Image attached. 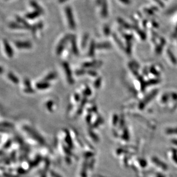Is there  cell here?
Segmentation results:
<instances>
[{
    "label": "cell",
    "mask_w": 177,
    "mask_h": 177,
    "mask_svg": "<svg viewBox=\"0 0 177 177\" xmlns=\"http://www.w3.org/2000/svg\"><path fill=\"white\" fill-rule=\"evenodd\" d=\"M3 44H4V47L6 49V52L8 55L9 56V57H11L12 55H13V51H12V49L11 48V47L9 44L8 41H7L6 40H3Z\"/></svg>",
    "instance_id": "6"
},
{
    "label": "cell",
    "mask_w": 177,
    "mask_h": 177,
    "mask_svg": "<svg viewBox=\"0 0 177 177\" xmlns=\"http://www.w3.org/2000/svg\"><path fill=\"white\" fill-rule=\"evenodd\" d=\"M118 21L119 23H120V25H122L123 27H124V28H127V29H129L131 28V26H130V25L128 24V23H126L125 21H124L122 19H121V18H118Z\"/></svg>",
    "instance_id": "9"
},
{
    "label": "cell",
    "mask_w": 177,
    "mask_h": 177,
    "mask_svg": "<svg viewBox=\"0 0 177 177\" xmlns=\"http://www.w3.org/2000/svg\"><path fill=\"white\" fill-rule=\"evenodd\" d=\"M154 1L155 2H156L157 4L159 6L161 7V8H163L164 7H165V3L162 1V0H154Z\"/></svg>",
    "instance_id": "13"
},
{
    "label": "cell",
    "mask_w": 177,
    "mask_h": 177,
    "mask_svg": "<svg viewBox=\"0 0 177 177\" xmlns=\"http://www.w3.org/2000/svg\"><path fill=\"white\" fill-rule=\"evenodd\" d=\"M65 13H66V19L69 27L72 30H75L76 25V21L71 7L69 6H66L65 8Z\"/></svg>",
    "instance_id": "1"
},
{
    "label": "cell",
    "mask_w": 177,
    "mask_h": 177,
    "mask_svg": "<svg viewBox=\"0 0 177 177\" xmlns=\"http://www.w3.org/2000/svg\"><path fill=\"white\" fill-rule=\"evenodd\" d=\"M30 4L31 6L35 10H37V11L40 12L41 14H43L44 13V10L43 8L37 2H36L35 1H31L30 2Z\"/></svg>",
    "instance_id": "5"
},
{
    "label": "cell",
    "mask_w": 177,
    "mask_h": 177,
    "mask_svg": "<svg viewBox=\"0 0 177 177\" xmlns=\"http://www.w3.org/2000/svg\"><path fill=\"white\" fill-rule=\"evenodd\" d=\"M68 0H58L59 2L60 3H64L66 2Z\"/></svg>",
    "instance_id": "17"
},
{
    "label": "cell",
    "mask_w": 177,
    "mask_h": 177,
    "mask_svg": "<svg viewBox=\"0 0 177 177\" xmlns=\"http://www.w3.org/2000/svg\"><path fill=\"white\" fill-rule=\"evenodd\" d=\"M144 12L146 13H147V14H149V15H150V16H153L154 14V10H153L151 9H147V8H144Z\"/></svg>",
    "instance_id": "12"
},
{
    "label": "cell",
    "mask_w": 177,
    "mask_h": 177,
    "mask_svg": "<svg viewBox=\"0 0 177 177\" xmlns=\"http://www.w3.org/2000/svg\"><path fill=\"white\" fill-rule=\"evenodd\" d=\"M153 160L154 163L156 164V165L160 166V167H162L163 169L166 170V169H167V166H166V164H165V163H163L162 162L160 161V160H159V159H157V158H153Z\"/></svg>",
    "instance_id": "7"
},
{
    "label": "cell",
    "mask_w": 177,
    "mask_h": 177,
    "mask_svg": "<svg viewBox=\"0 0 177 177\" xmlns=\"http://www.w3.org/2000/svg\"><path fill=\"white\" fill-rule=\"evenodd\" d=\"M119 1L125 5H130L132 2V0H119Z\"/></svg>",
    "instance_id": "14"
},
{
    "label": "cell",
    "mask_w": 177,
    "mask_h": 177,
    "mask_svg": "<svg viewBox=\"0 0 177 177\" xmlns=\"http://www.w3.org/2000/svg\"><path fill=\"white\" fill-rule=\"evenodd\" d=\"M16 46L19 48H29L32 46L31 43L29 41H17L15 43Z\"/></svg>",
    "instance_id": "4"
},
{
    "label": "cell",
    "mask_w": 177,
    "mask_h": 177,
    "mask_svg": "<svg viewBox=\"0 0 177 177\" xmlns=\"http://www.w3.org/2000/svg\"><path fill=\"white\" fill-rule=\"evenodd\" d=\"M101 6V11L100 14L103 17L106 18L108 15V3L107 0H103L100 5Z\"/></svg>",
    "instance_id": "2"
},
{
    "label": "cell",
    "mask_w": 177,
    "mask_h": 177,
    "mask_svg": "<svg viewBox=\"0 0 177 177\" xmlns=\"http://www.w3.org/2000/svg\"><path fill=\"white\" fill-rule=\"evenodd\" d=\"M104 34H105V35H109V34H110V28H109V27H108V26H107V25H106V26H105V27H104Z\"/></svg>",
    "instance_id": "15"
},
{
    "label": "cell",
    "mask_w": 177,
    "mask_h": 177,
    "mask_svg": "<svg viewBox=\"0 0 177 177\" xmlns=\"http://www.w3.org/2000/svg\"><path fill=\"white\" fill-rule=\"evenodd\" d=\"M103 0H96V3L97 5L100 6V5H101V3H102V2H103Z\"/></svg>",
    "instance_id": "16"
},
{
    "label": "cell",
    "mask_w": 177,
    "mask_h": 177,
    "mask_svg": "<svg viewBox=\"0 0 177 177\" xmlns=\"http://www.w3.org/2000/svg\"><path fill=\"white\" fill-rule=\"evenodd\" d=\"M9 26L10 28L13 29H21L24 28V27L21 24H20L19 23H10L9 25Z\"/></svg>",
    "instance_id": "8"
},
{
    "label": "cell",
    "mask_w": 177,
    "mask_h": 177,
    "mask_svg": "<svg viewBox=\"0 0 177 177\" xmlns=\"http://www.w3.org/2000/svg\"><path fill=\"white\" fill-rule=\"evenodd\" d=\"M40 12L37 11V10H34L33 12L28 13L25 14V17L26 19H29V20H34L36 19H37L38 17H39L41 15Z\"/></svg>",
    "instance_id": "3"
},
{
    "label": "cell",
    "mask_w": 177,
    "mask_h": 177,
    "mask_svg": "<svg viewBox=\"0 0 177 177\" xmlns=\"http://www.w3.org/2000/svg\"><path fill=\"white\" fill-rule=\"evenodd\" d=\"M176 11H177V6H173L172 8H171L170 9H169V10H167V12L166 13L167 14H172L173 13L176 12Z\"/></svg>",
    "instance_id": "11"
},
{
    "label": "cell",
    "mask_w": 177,
    "mask_h": 177,
    "mask_svg": "<svg viewBox=\"0 0 177 177\" xmlns=\"http://www.w3.org/2000/svg\"><path fill=\"white\" fill-rule=\"evenodd\" d=\"M37 88H39V89H45V88H48L49 85L48 83H42V84H38Z\"/></svg>",
    "instance_id": "10"
},
{
    "label": "cell",
    "mask_w": 177,
    "mask_h": 177,
    "mask_svg": "<svg viewBox=\"0 0 177 177\" xmlns=\"http://www.w3.org/2000/svg\"><path fill=\"white\" fill-rule=\"evenodd\" d=\"M152 23H153V25L154 27H157V26H158V24H157L156 22H155V21L153 20V21H152Z\"/></svg>",
    "instance_id": "18"
}]
</instances>
